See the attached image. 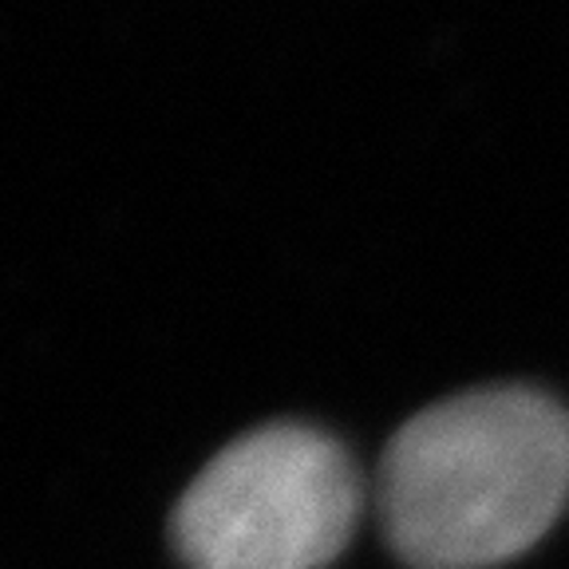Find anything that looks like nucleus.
Listing matches in <instances>:
<instances>
[{"mask_svg": "<svg viewBox=\"0 0 569 569\" xmlns=\"http://www.w3.org/2000/svg\"><path fill=\"white\" fill-rule=\"evenodd\" d=\"M365 482L320 427L269 423L233 439L178 498L187 569H329L352 542Z\"/></svg>", "mask_w": 569, "mask_h": 569, "instance_id": "f03ea898", "label": "nucleus"}, {"mask_svg": "<svg viewBox=\"0 0 569 569\" xmlns=\"http://www.w3.org/2000/svg\"><path fill=\"white\" fill-rule=\"evenodd\" d=\"M376 502L408 569H495L569 502V411L522 383L416 411L380 459Z\"/></svg>", "mask_w": 569, "mask_h": 569, "instance_id": "f257e3e1", "label": "nucleus"}]
</instances>
